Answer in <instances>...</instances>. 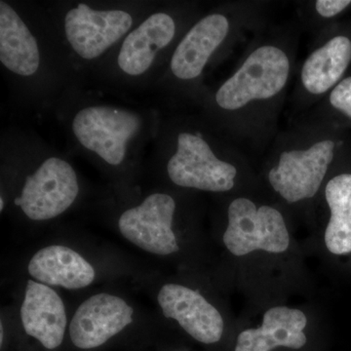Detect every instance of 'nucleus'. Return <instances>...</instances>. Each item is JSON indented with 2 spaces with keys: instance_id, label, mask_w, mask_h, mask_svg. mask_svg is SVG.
Segmentation results:
<instances>
[{
  "instance_id": "obj_1",
  "label": "nucleus",
  "mask_w": 351,
  "mask_h": 351,
  "mask_svg": "<svg viewBox=\"0 0 351 351\" xmlns=\"http://www.w3.org/2000/svg\"><path fill=\"white\" fill-rule=\"evenodd\" d=\"M0 69L14 100L34 110H54L84 83L44 2L0 1Z\"/></svg>"
},
{
  "instance_id": "obj_2",
  "label": "nucleus",
  "mask_w": 351,
  "mask_h": 351,
  "mask_svg": "<svg viewBox=\"0 0 351 351\" xmlns=\"http://www.w3.org/2000/svg\"><path fill=\"white\" fill-rule=\"evenodd\" d=\"M53 112L73 151L119 176L138 170L162 120L154 108L105 101L83 86L66 95Z\"/></svg>"
},
{
  "instance_id": "obj_3",
  "label": "nucleus",
  "mask_w": 351,
  "mask_h": 351,
  "mask_svg": "<svg viewBox=\"0 0 351 351\" xmlns=\"http://www.w3.org/2000/svg\"><path fill=\"white\" fill-rule=\"evenodd\" d=\"M0 154L2 171L14 178L11 203L27 221H52L77 202L82 184L75 166L34 132L7 129Z\"/></svg>"
},
{
  "instance_id": "obj_4",
  "label": "nucleus",
  "mask_w": 351,
  "mask_h": 351,
  "mask_svg": "<svg viewBox=\"0 0 351 351\" xmlns=\"http://www.w3.org/2000/svg\"><path fill=\"white\" fill-rule=\"evenodd\" d=\"M76 73L85 78L159 4L154 1L44 2Z\"/></svg>"
},
{
  "instance_id": "obj_5",
  "label": "nucleus",
  "mask_w": 351,
  "mask_h": 351,
  "mask_svg": "<svg viewBox=\"0 0 351 351\" xmlns=\"http://www.w3.org/2000/svg\"><path fill=\"white\" fill-rule=\"evenodd\" d=\"M180 20L170 6H157L89 77L119 94L154 91L184 34Z\"/></svg>"
},
{
  "instance_id": "obj_6",
  "label": "nucleus",
  "mask_w": 351,
  "mask_h": 351,
  "mask_svg": "<svg viewBox=\"0 0 351 351\" xmlns=\"http://www.w3.org/2000/svg\"><path fill=\"white\" fill-rule=\"evenodd\" d=\"M151 154L152 161L178 188L226 193L234 186L237 168L219 157L197 128L161 120Z\"/></svg>"
},
{
  "instance_id": "obj_7",
  "label": "nucleus",
  "mask_w": 351,
  "mask_h": 351,
  "mask_svg": "<svg viewBox=\"0 0 351 351\" xmlns=\"http://www.w3.org/2000/svg\"><path fill=\"white\" fill-rule=\"evenodd\" d=\"M289 73L290 61L282 49L261 46L219 87L214 95L215 105L225 112H234L251 101L267 100L285 87Z\"/></svg>"
},
{
  "instance_id": "obj_8",
  "label": "nucleus",
  "mask_w": 351,
  "mask_h": 351,
  "mask_svg": "<svg viewBox=\"0 0 351 351\" xmlns=\"http://www.w3.org/2000/svg\"><path fill=\"white\" fill-rule=\"evenodd\" d=\"M223 242L237 257L258 251L282 254L290 246V234L283 215L276 208L258 207L249 198L239 197L228 208Z\"/></svg>"
},
{
  "instance_id": "obj_9",
  "label": "nucleus",
  "mask_w": 351,
  "mask_h": 351,
  "mask_svg": "<svg viewBox=\"0 0 351 351\" xmlns=\"http://www.w3.org/2000/svg\"><path fill=\"white\" fill-rule=\"evenodd\" d=\"M230 29V20L223 13L208 14L193 23L176 46L156 89L168 91L177 85L197 82L225 43Z\"/></svg>"
},
{
  "instance_id": "obj_10",
  "label": "nucleus",
  "mask_w": 351,
  "mask_h": 351,
  "mask_svg": "<svg viewBox=\"0 0 351 351\" xmlns=\"http://www.w3.org/2000/svg\"><path fill=\"white\" fill-rule=\"evenodd\" d=\"M177 201L164 191L149 193L120 212L117 226L122 237L147 253L169 256L179 251L173 230Z\"/></svg>"
},
{
  "instance_id": "obj_11",
  "label": "nucleus",
  "mask_w": 351,
  "mask_h": 351,
  "mask_svg": "<svg viewBox=\"0 0 351 351\" xmlns=\"http://www.w3.org/2000/svg\"><path fill=\"white\" fill-rule=\"evenodd\" d=\"M335 143L323 140L306 149L283 152L269 170L271 188L289 203L313 198L334 159Z\"/></svg>"
},
{
  "instance_id": "obj_12",
  "label": "nucleus",
  "mask_w": 351,
  "mask_h": 351,
  "mask_svg": "<svg viewBox=\"0 0 351 351\" xmlns=\"http://www.w3.org/2000/svg\"><path fill=\"white\" fill-rule=\"evenodd\" d=\"M133 314V307L119 295H91L73 314L69 324L71 343L80 350L99 348L128 327Z\"/></svg>"
},
{
  "instance_id": "obj_13",
  "label": "nucleus",
  "mask_w": 351,
  "mask_h": 351,
  "mask_svg": "<svg viewBox=\"0 0 351 351\" xmlns=\"http://www.w3.org/2000/svg\"><path fill=\"white\" fill-rule=\"evenodd\" d=\"M163 315L175 320L186 334L204 345H213L223 338V316L195 289L181 284L163 285L157 295Z\"/></svg>"
},
{
  "instance_id": "obj_14",
  "label": "nucleus",
  "mask_w": 351,
  "mask_h": 351,
  "mask_svg": "<svg viewBox=\"0 0 351 351\" xmlns=\"http://www.w3.org/2000/svg\"><path fill=\"white\" fill-rule=\"evenodd\" d=\"M307 317L301 309L277 306L263 314L262 325L240 332L234 351L304 350L308 343Z\"/></svg>"
},
{
  "instance_id": "obj_15",
  "label": "nucleus",
  "mask_w": 351,
  "mask_h": 351,
  "mask_svg": "<svg viewBox=\"0 0 351 351\" xmlns=\"http://www.w3.org/2000/svg\"><path fill=\"white\" fill-rule=\"evenodd\" d=\"M20 314L25 332L44 348L55 350L62 345L68 324L66 307L50 286L27 281Z\"/></svg>"
},
{
  "instance_id": "obj_16",
  "label": "nucleus",
  "mask_w": 351,
  "mask_h": 351,
  "mask_svg": "<svg viewBox=\"0 0 351 351\" xmlns=\"http://www.w3.org/2000/svg\"><path fill=\"white\" fill-rule=\"evenodd\" d=\"M27 271L39 283L68 290L86 288L96 278L93 265L63 245H51L36 252L27 265Z\"/></svg>"
},
{
  "instance_id": "obj_17",
  "label": "nucleus",
  "mask_w": 351,
  "mask_h": 351,
  "mask_svg": "<svg viewBox=\"0 0 351 351\" xmlns=\"http://www.w3.org/2000/svg\"><path fill=\"white\" fill-rule=\"evenodd\" d=\"M351 62V40L335 36L313 51L302 69V82L309 93L320 95L341 80Z\"/></svg>"
},
{
  "instance_id": "obj_18",
  "label": "nucleus",
  "mask_w": 351,
  "mask_h": 351,
  "mask_svg": "<svg viewBox=\"0 0 351 351\" xmlns=\"http://www.w3.org/2000/svg\"><path fill=\"white\" fill-rule=\"evenodd\" d=\"M325 196L330 209L325 245L332 255L351 253V174L336 176L328 182Z\"/></svg>"
},
{
  "instance_id": "obj_19",
  "label": "nucleus",
  "mask_w": 351,
  "mask_h": 351,
  "mask_svg": "<svg viewBox=\"0 0 351 351\" xmlns=\"http://www.w3.org/2000/svg\"><path fill=\"white\" fill-rule=\"evenodd\" d=\"M330 103L335 108L351 119V76L341 80L330 95Z\"/></svg>"
},
{
  "instance_id": "obj_20",
  "label": "nucleus",
  "mask_w": 351,
  "mask_h": 351,
  "mask_svg": "<svg viewBox=\"0 0 351 351\" xmlns=\"http://www.w3.org/2000/svg\"><path fill=\"white\" fill-rule=\"evenodd\" d=\"M350 4V0H318L315 3V8L322 17L332 18L343 12Z\"/></svg>"
},
{
  "instance_id": "obj_21",
  "label": "nucleus",
  "mask_w": 351,
  "mask_h": 351,
  "mask_svg": "<svg viewBox=\"0 0 351 351\" xmlns=\"http://www.w3.org/2000/svg\"><path fill=\"white\" fill-rule=\"evenodd\" d=\"M0 343H3V325L1 323V332H0Z\"/></svg>"
}]
</instances>
